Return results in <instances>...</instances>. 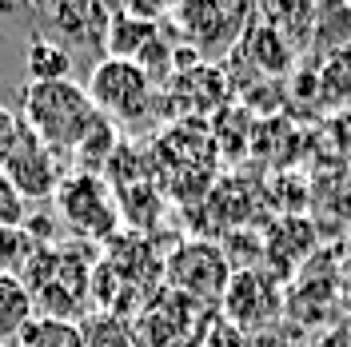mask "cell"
<instances>
[{
	"instance_id": "1",
	"label": "cell",
	"mask_w": 351,
	"mask_h": 347,
	"mask_svg": "<svg viewBox=\"0 0 351 347\" xmlns=\"http://www.w3.org/2000/svg\"><path fill=\"white\" fill-rule=\"evenodd\" d=\"M24 128L36 132L48 148L60 156H72L92 132L100 128V112L92 104L84 84L68 80H48V84H24Z\"/></svg>"
},
{
	"instance_id": "2",
	"label": "cell",
	"mask_w": 351,
	"mask_h": 347,
	"mask_svg": "<svg viewBox=\"0 0 351 347\" xmlns=\"http://www.w3.org/2000/svg\"><path fill=\"white\" fill-rule=\"evenodd\" d=\"M24 283L32 291V300L52 315V320H68L84 307L88 287H92V272H88L76 252L64 248H36L32 260L24 263Z\"/></svg>"
},
{
	"instance_id": "3",
	"label": "cell",
	"mask_w": 351,
	"mask_h": 347,
	"mask_svg": "<svg viewBox=\"0 0 351 347\" xmlns=\"http://www.w3.org/2000/svg\"><path fill=\"white\" fill-rule=\"evenodd\" d=\"M232 276H236V267L228 260V252L212 239H184L164 260V287L199 307L223 304Z\"/></svg>"
},
{
	"instance_id": "4",
	"label": "cell",
	"mask_w": 351,
	"mask_h": 347,
	"mask_svg": "<svg viewBox=\"0 0 351 347\" xmlns=\"http://www.w3.org/2000/svg\"><path fill=\"white\" fill-rule=\"evenodd\" d=\"M88 96L96 112L112 124H132L144 120L156 104V80L136 64V60H116L104 56L88 76Z\"/></svg>"
},
{
	"instance_id": "5",
	"label": "cell",
	"mask_w": 351,
	"mask_h": 347,
	"mask_svg": "<svg viewBox=\"0 0 351 347\" xmlns=\"http://www.w3.org/2000/svg\"><path fill=\"white\" fill-rule=\"evenodd\" d=\"M56 200V216L64 219L76 236L96 239L104 243L120 232V200L112 192V184L104 176L92 172H68V180L60 184V192L52 195Z\"/></svg>"
},
{
	"instance_id": "6",
	"label": "cell",
	"mask_w": 351,
	"mask_h": 347,
	"mask_svg": "<svg viewBox=\"0 0 351 347\" xmlns=\"http://www.w3.org/2000/svg\"><path fill=\"white\" fill-rule=\"evenodd\" d=\"M223 315H228V324L240 327L243 335L247 331H260V327H271L280 320V311L287 307L284 300V287L271 280L267 272L260 267H243L232 276L228 283V291H223Z\"/></svg>"
},
{
	"instance_id": "7",
	"label": "cell",
	"mask_w": 351,
	"mask_h": 347,
	"mask_svg": "<svg viewBox=\"0 0 351 347\" xmlns=\"http://www.w3.org/2000/svg\"><path fill=\"white\" fill-rule=\"evenodd\" d=\"M4 176L16 184V192L24 200H52V195L60 192V184L68 180L64 172V156L56 152V148H48L36 132H21V140H16V148L8 156V164H4Z\"/></svg>"
},
{
	"instance_id": "8",
	"label": "cell",
	"mask_w": 351,
	"mask_h": 347,
	"mask_svg": "<svg viewBox=\"0 0 351 347\" xmlns=\"http://www.w3.org/2000/svg\"><path fill=\"white\" fill-rule=\"evenodd\" d=\"M36 320V300L21 276H0V344H16Z\"/></svg>"
},
{
	"instance_id": "9",
	"label": "cell",
	"mask_w": 351,
	"mask_h": 347,
	"mask_svg": "<svg viewBox=\"0 0 351 347\" xmlns=\"http://www.w3.org/2000/svg\"><path fill=\"white\" fill-rule=\"evenodd\" d=\"M160 36V28L152 21H140V16H132V12H112L108 16V28H104V40H108V56L116 60H140L144 56V48Z\"/></svg>"
},
{
	"instance_id": "10",
	"label": "cell",
	"mask_w": 351,
	"mask_h": 347,
	"mask_svg": "<svg viewBox=\"0 0 351 347\" xmlns=\"http://www.w3.org/2000/svg\"><path fill=\"white\" fill-rule=\"evenodd\" d=\"M24 68H28V84H48V80H68L72 72V56L64 44H56L52 36L36 32L28 48H24Z\"/></svg>"
},
{
	"instance_id": "11",
	"label": "cell",
	"mask_w": 351,
	"mask_h": 347,
	"mask_svg": "<svg viewBox=\"0 0 351 347\" xmlns=\"http://www.w3.org/2000/svg\"><path fill=\"white\" fill-rule=\"evenodd\" d=\"M72 347H136V335L120 315L96 311V315H80Z\"/></svg>"
},
{
	"instance_id": "12",
	"label": "cell",
	"mask_w": 351,
	"mask_h": 347,
	"mask_svg": "<svg viewBox=\"0 0 351 347\" xmlns=\"http://www.w3.org/2000/svg\"><path fill=\"white\" fill-rule=\"evenodd\" d=\"M72 339H76V324L44 315V320H32L24 327L16 347H72Z\"/></svg>"
},
{
	"instance_id": "13",
	"label": "cell",
	"mask_w": 351,
	"mask_h": 347,
	"mask_svg": "<svg viewBox=\"0 0 351 347\" xmlns=\"http://www.w3.org/2000/svg\"><path fill=\"white\" fill-rule=\"evenodd\" d=\"M32 239L24 228H0V276H16L21 263L32 260Z\"/></svg>"
},
{
	"instance_id": "14",
	"label": "cell",
	"mask_w": 351,
	"mask_h": 347,
	"mask_svg": "<svg viewBox=\"0 0 351 347\" xmlns=\"http://www.w3.org/2000/svg\"><path fill=\"white\" fill-rule=\"evenodd\" d=\"M24 216H28V200L0 168V228H24Z\"/></svg>"
},
{
	"instance_id": "15",
	"label": "cell",
	"mask_w": 351,
	"mask_h": 347,
	"mask_svg": "<svg viewBox=\"0 0 351 347\" xmlns=\"http://www.w3.org/2000/svg\"><path fill=\"white\" fill-rule=\"evenodd\" d=\"M100 8H76V4H60V8H52V21L60 24V32H68V36H84V28H88V16H96Z\"/></svg>"
},
{
	"instance_id": "16",
	"label": "cell",
	"mask_w": 351,
	"mask_h": 347,
	"mask_svg": "<svg viewBox=\"0 0 351 347\" xmlns=\"http://www.w3.org/2000/svg\"><path fill=\"white\" fill-rule=\"evenodd\" d=\"M21 132H24V120L12 108H4V104H0V168L8 164V156H12V148H16Z\"/></svg>"
},
{
	"instance_id": "17",
	"label": "cell",
	"mask_w": 351,
	"mask_h": 347,
	"mask_svg": "<svg viewBox=\"0 0 351 347\" xmlns=\"http://www.w3.org/2000/svg\"><path fill=\"white\" fill-rule=\"evenodd\" d=\"M0 347H8V344H0Z\"/></svg>"
}]
</instances>
